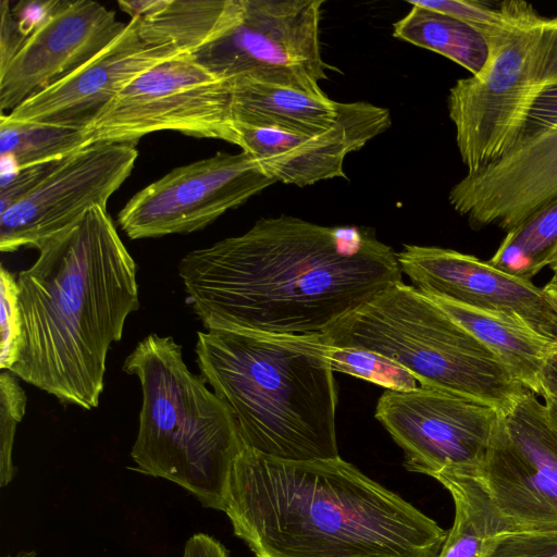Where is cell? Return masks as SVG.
Masks as SVG:
<instances>
[{"mask_svg": "<svg viewBox=\"0 0 557 557\" xmlns=\"http://www.w3.org/2000/svg\"><path fill=\"white\" fill-rule=\"evenodd\" d=\"M178 274L207 331L323 332L401 282L373 228L280 215L185 255Z\"/></svg>", "mask_w": 557, "mask_h": 557, "instance_id": "6da1fadb", "label": "cell"}, {"mask_svg": "<svg viewBox=\"0 0 557 557\" xmlns=\"http://www.w3.org/2000/svg\"><path fill=\"white\" fill-rule=\"evenodd\" d=\"M224 512L256 557H436L447 534L339 456L286 460L244 447Z\"/></svg>", "mask_w": 557, "mask_h": 557, "instance_id": "7a4b0ae2", "label": "cell"}, {"mask_svg": "<svg viewBox=\"0 0 557 557\" xmlns=\"http://www.w3.org/2000/svg\"><path fill=\"white\" fill-rule=\"evenodd\" d=\"M38 251L16 278L22 343L10 371L62 404L94 409L108 351L139 308L136 263L99 206Z\"/></svg>", "mask_w": 557, "mask_h": 557, "instance_id": "3957f363", "label": "cell"}, {"mask_svg": "<svg viewBox=\"0 0 557 557\" xmlns=\"http://www.w3.org/2000/svg\"><path fill=\"white\" fill-rule=\"evenodd\" d=\"M195 351L244 447L286 460L339 456L337 389L321 332L205 331Z\"/></svg>", "mask_w": 557, "mask_h": 557, "instance_id": "277c9868", "label": "cell"}, {"mask_svg": "<svg viewBox=\"0 0 557 557\" xmlns=\"http://www.w3.org/2000/svg\"><path fill=\"white\" fill-rule=\"evenodd\" d=\"M123 371L141 385L139 426L131 457L147 475L169 480L205 507L224 511L234 462L244 448L227 405L186 366L172 336L150 334Z\"/></svg>", "mask_w": 557, "mask_h": 557, "instance_id": "5b68a950", "label": "cell"}, {"mask_svg": "<svg viewBox=\"0 0 557 557\" xmlns=\"http://www.w3.org/2000/svg\"><path fill=\"white\" fill-rule=\"evenodd\" d=\"M325 343L374 351L422 387L469 397L509 413L531 391L429 296L403 281L321 332Z\"/></svg>", "mask_w": 557, "mask_h": 557, "instance_id": "8992f818", "label": "cell"}, {"mask_svg": "<svg viewBox=\"0 0 557 557\" xmlns=\"http://www.w3.org/2000/svg\"><path fill=\"white\" fill-rule=\"evenodd\" d=\"M486 40L482 71L458 79L447 97L467 173L507 152L540 98L557 87V16H541L528 2L508 1L507 23Z\"/></svg>", "mask_w": 557, "mask_h": 557, "instance_id": "52a82bcc", "label": "cell"}, {"mask_svg": "<svg viewBox=\"0 0 557 557\" xmlns=\"http://www.w3.org/2000/svg\"><path fill=\"white\" fill-rule=\"evenodd\" d=\"M162 131L237 145L230 81L181 53L127 84L85 128L89 146L136 144Z\"/></svg>", "mask_w": 557, "mask_h": 557, "instance_id": "ba28073f", "label": "cell"}, {"mask_svg": "<svg viewBox=\"0 0 557 557\" xmlns=\"http://www.w3.org/2000/svg\"><path fill=\"white\" fill-rule=\"evenodd\" d=\"M323 0H243L239 21L194 52L214 75L321 90L327 78L320 46Z\"/></svg>", "mask_w": 557, "mask_h": 557, "instance_id": "9c48e42d", "label": "cell"}, {"mask_svg": "<svg viewBox=\"0 0 557 557\" xmlns=\"http://www.w3.org/2000/svg\"><path fill=\"white\" fill-rule=\"evenodd\" d=\"M476 471L508 532L557 529V426L537 395L499 417Z\"/></svg>", "mask_w": 557, "mask_h": 557, "instance_id": "30bf717a", "label": "cell"}, {"mask_svg": "<svg viewBox=\"0 0 557 557\" xmlns=\"http://www.w3.org/2000/svg\"><path fill=\"white\" fill-rule=\"evenodd\" d=\"M272 184L246 152H218L177 166L136 193L117 223L131 239L193 233Z\"/></svg>", "mask_w": 557, "mask_h": 557, "instance_id": "8fae6325", "label": "cell"}, {"mask_svg": "<svg viewBox=\"0 0 557 557\" xmlns=\"http://www.w3.org/2000/svg\"><path fill=\"white\" fill-rule=\"evenodd\" d=\"M502 413L473 398L419 387L386 389L375 418L403 449L405 467L434 476L447 470H476Z\"/></svg>", "mask_w": 557, "mask_h": 557, "instance_id": "7c38bea8", "label": "cell"}, {"mask_svg": "<svg viewBox=\"0 0 557 557\" xmlns=\"http://www.w3.org/2000/svg\"><path fill=\"white\" fill-rule=\"evenodd\" d=\"M137 157L135 144L103 143L61 160L28 195L0 213V250H39L92 207L107 208Z\"/></svg>", "mask_w": 557, "mask_h": 557, "instance_id": "4fadbf2b", "label": "cell"}, {"mask_svg": "<svg viewBox=\"0 0 557 557\" xmlns=\"http://www.w3.org/2000/svg\"><path fill=\"white\" fill-rule=\"evenodd\" d=\"M557 198V126L520 136L498 159L467 173L448 200L473 230L509 232Z\"/></svg>", "mask_w": 557, "mask_h": 557, "instance_id": "5bb4252c", "label": "cell"}, {"mask_svg": "<svg viewBox=\"0 0 557 557\" xmlns=\"http://www.w3.org/2000/svg\"><path fill=\"white\" fill-rule=\"evenodd\" d=\"M397 260L423 294L519 319L557 342V313L532 280L448 248L404 245Z\"/></svg>", "mask_w": 557, "mask_h": 557, "instance_id": "9a60e30c", "label": "cell"}, {"mask_svg": "<svg viewBox=\"0 0 557 557\" xmlns=\"http://www.w3.org/2000/svg\"><path fill=\"white\" fill-rule=\"evenodd\" d=\"M391 113L364 101L338 102L334 124L315 133H293L235 124L242 151L274 183L307 186L345 177L348 153L387 131Z\"/></svg>", "mask_w": 557, "mask_h": 557, "instance_id": "2e32d148", "label": "cell"}, {"mask_svg": "<svg viewBox=\"0 0 557 557\" xmlns=\"http://www.w3.org/2000/svg\"><path fill=\"white\" fill-rule=\"evenodd\" d=\"M114 11L91 0H61L0 70V113L66 76L110 45L126 27Z\"/></svg>", "mask_w": 557, "mask_h": 557, "instance_id": "e0dca14e", "label": "cell"}, {"mask_svg": "<svg viewBox=\"0 0 557 557\" xmlns=\"http://www.w3.org/2000/svg\"><path fill=\"white\" fill-rule=\"evenodd\" d=\"M181 53L185 52L148 46L139 35L138 17L133 16L98 54L3 114L14 122L85 129L127 84Z\"/></svg>", "mask_w": 557, "mask_h": 557, "instance_id": "ac0fdd59", "label": "cell"}, {"mask_svg": "<svg viewBox=\"0 0 557 557\" xmlns=\"http://www.w3.org/2000/svg\"><path fill=\"white\" fill-rule=\"evenodd\" d=\"M235 124L315 133L330 128L338 115V102L322 90H309L238 76L228 79Z\"/></svg>", "mask_w": 557, "mask_h": 557, "instance_id": "d6986e66", "label": "cell"}, {"mask_svg": "<svg viewBox=\"0 0 557 557\" xmlns=\"http://www.w3.org/2000/svg\"><path fill=\"white\" fill-rule=\"evenodd\" d=\"M456 322L490 349L529 391L540 395V374L557 342L519 319L428 295Z\"/></svg>", "mask_w": 557, "mask_h": 557, "instance_id": "ffe728a7", "label": "cell"}, {"mask_svg": "<svg viewBox=\"0 0 557 557\" xmlns=\"http://www.w3.org/2000/svg\"><path fill=\"white\" fill-rule=\"evenodd\" d=\"M242 13L243 0H160L137 16L138 29L148 46L193 54L230 30Z\"/></svg>", "mask_w": 557, "mask_h": 557, "instance_id": "44dd1931", "label": "cell"}, {"mask_svg": "<svg viewBox=\"0 0 557 557\" xmlns=\"http://www.w3.org/2000/svg\"><path fill=\"white\" fill-rule=\"evenodd\" d=\"M476 470L447 469L433 476L455 506L453 525L436 557H481L492 537L508 532Z\"/></svg>", "mask_w": 557, "mask_h": 557, "instance_id": "7402d4cb", "label": "cell"}, {"mask_svg": "<svg viewBox=\"0 0 557 557\" xmlns=\"http://www.w3.org/2000/svg\"><path fill=\"white\" fill-rule=\"evenodd\" d=\"M411 5L394 24V37L442 54L472 75L482 71L488 57L487 40L482 33L448 14Z\"/></svg>", "mask_w": 557, "mask_h": 557, "instance_id": "603a6c76", "label": "cell"}, {"mask_svg": "<svg viewBox=\"0 0 557 557\" xmlns=\"http://www.w3.org/2000/svg\"><path fill=\"white\" fill-rule=\"evenodd\" d=\"M87 146L84 128L14 122L0 113L1 171L62 160Z\"/></svg>", "mask_w": 557, "mask_h": 557, "instance_id": "cb8c5ba5", "label": "cell"}, {"mask_svg": "<svg viewBox=\"0 0 557 557\" xmlns=\"http://www.w3.org/2000/svg\"><path fill=\"white\" fill-rule=\"evenodd\" d=\"M557 255V198L518 227L506 233L490 262L532 280Z\"/></svg>", "mask_w": 557, "mask_h": 557, "instance_id": "d4e9b609", "label": "cell"}, {"mask_svg": "<svg viewBox=\"0 0 557 557\" xmlns=\"http://www.w3.org/2000/svg\"><path fill=\"white\" fill-rule=\"evenodd\" d=\"M325 356L334 372L350 374L389 391L411 392L421 387L417 376L405 367L371 350L326 343Z\"/></svg>", "mask_w": 557, "mask_h": 557, "instance_id": "484cf974", "label": "cell"}, {"mask_svg": "<svg viewBox=\"0 0 557 557\" xmlns=\"http://www.w3.org/2000/svg\"><path fill=\"white\" fill-rule=\"evenodd\" d=\"M27 397L18 377L10 370L0 374V483L7 486L13 479L15 468L12 460L17 424L26 411Z\"/></svg>", "mask_w": 557, "mask_h": 557, "instance_id": "4316f807", "label": "cell"}, {"mask_svg": "<svg viewBox=\"0 0 557 557\" xmlns=\"http://www.w3.org/2000/svg\"><path fill=\"white\" fill-rule=\"evenodd\" d=\"M0 369L11 370L21 350L22 315L17 280L3 265L0 269Z\"/></svg>", "mask_w": 557, "mask_h": 557, "instance_id": "83f0119b", "label": "cell"}, {"mask_svg": "<svg viewBox=\"0 0 557 557\" xmlns=\"http://www.w3.org/2000/svg\"><path fill=\"white\" fill-rule=\"evenodd\" d=\"M408 3L458 18L485 38L502 29L508 21V1L500 2L498 8L476 0H409Z\"/></svg>", "mask_w": 557, "mask_h": 557, "instance_id": "f1b7e54d", "label": "cell"}, {"mask_svg": "<svg viewBox=\"0 0 557 557\" xmlns=\"http://www.w3.org/2000/svg\"><path fill=\"white\" fill-rule=\"evenodd\" d=\"M481 557H557V529L497 534Z\"/></svg>", "mask_w": 557, "mask_h": 557, "instance_id": "f546056e", "label": "cell"}, {"mask_svg": "<svg viewBox=\"0 0 557 557\" xmlns=\"http://www.w3.org/2000/svg\"><path fill=\"white\" fill-rule=\"evenodd\" d=\"M60 161L61 160L17 170L1 171L0 213L28 195Z\"/></svg>", "mask_w": 557, "mask_h": 557, "instance_id": "4dcf8cb0", "label": "cell"}, {"mask_svg": "<svg viewBox=\"0 0 557 557\" xmlns=\"http://www.w3.org/2000/svg\"><path fill=\"white\" fill-rule=\"evenodd\" d=\"M60 2L61 0H22L11 11L22 34L29 37L50 20Z\"/></svg>", "mask_w": 557, "mask_h": 557, "instance_id": "1f68e13d", "label": "cell"}, {"mask_svg": "<svg viewBox=\"0 0 557 557\" xmlns=\"http://www.w3.org/2000/svg\"><path fill=\"white\" fill-rule=\"evenodd\" d=\"M0 14V70H2L15 57L28 37L20 30L8 0H1Z\"/></svg>", "mask_w": 557, "mask_h": 557, "instance_id": "d6a6232c", "label": "cell"}, {"mask_svg": "<svg viewBox=\"0 0 557 557\" xmlns=\"http://www.w3.org/2000/svg\"><path fill=\"white\" fill-rule=\"evenodd\" d=\"M557 126V87L548 90L533 107L521 135Z\"/></svg>", "mask_w": 557, "mask_h": 557, "instance_id": "836d02e7", "label": "cell"}, {"mask_svg": "<svg viewBox=\"0 0 557 557\" xmlns=\"http://www.w3.org/2000/svg\"><path fill=\"white\" fill-rule=\"evenodd\" d=\"M183 557H231L228 550L214 537L198 533L185 544Z\"/></svg>", "mask_w": 557, "mask_h": 557, "instance_id": "e575fe53", "label": "cell"}, {"mask_svg": "<svg viewBox=\"0 0 557 557\" xmlns=\"http://www.w3.org/2000/svg\"><path fill=\"white\" fill-rule=\"evenodd\" d=\"M540 396L557 398V347L543 364L540 374Z\"/></svg>", "mask_w": 557, "mask_h": 557, "instance_id": "d590c367", "label": "cell"}, {"mask_svg": "<svg viewBox=\"0 0 557 557\" xmlns=\"http://www.w3.org/2000/svg\"><path fill=\"white\" fill-rule=\"evenodd\" d=\"M160 0H137V1H124L121 0L117 2L120 9L127 14L133 16H144L150 13L153 9L157 8Z\"/></svg>", "mask_w": 557, "mask_h": 557, "instance_id": "8d00e7d4", "label": "cell"}, {"mask_svg": "<svg viewBox=\"0 0 557 557\" xmlns=\"http://www.w3.org/2000/svg\"><path fill=\"white\" fill-rule=\"evenodd\" d=\"M542 288L557 313V278L552 276V278Z\"/></svg>", "mask_w": 557, "mask_h": 557, "instance_id": "74e56055", "label": "cell"}, {"mask_svg": "<svg viewBox=\"0 0 557 557\" xmlns=\"http://www.w3.org/2000/svg\"><path fill=\"white\" fill-rule=\"evenodd\" d=\"M543 399L552 421L557 426V398L544 397Z\"/></svg>", "mask_w": 557, "mask_h": 557, "instance_id": "f35d334b", "label": "cell"}, {"mask_svg": "<svg viewBox=\"0 0 557 557\" xmlns=\"http://www.w3.org/2000/svg\"><path fill=\"white\" fill-rule=\"evenodd\" d=\"M36 556V553L30 550V552H27V550H22L15 555H9L7 557H35Z\"/></svg>", "mask_w": 557, "mask_h": 557, "instance_id": "ab89813d", "label": "cell"}, {"mask_svg": "<svg viewBox=\"0 0 557 557\" xmlns=\"http://www.w3.org/2000/svg\"><path fill=\"white\" fill-rule=\"evenodd\" d=\"M549 268H550V270L553 272V277L557 278V255L554 258L553 262L550 263Z\"/></svg>", "mask_w": 557, "mask_h": 557, "instance_id": "60d3db41", "label": "cell"}]
</instances>
